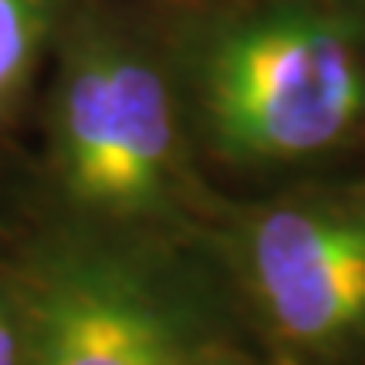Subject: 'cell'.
<instances>
[{"mask_svg":"<svg viewBox=\"0 0 365 365\" xmlns=\"http://www.w3.org/2000/svg\"><path fill=\"white\" fill-rule=\"evenodd\" d=\"M237 267L274 365H365V186L257 207L237 237Z\"/></svg>","mask_w":365,"mask_h":365,"instance_id":"2","label":"cell"},{"mask_svg":"<svg viewBox=\"0 0 365 365\" xmlns=\"http://www.w3.org/2000/svg\"><path fill=\"white\" fill-rule=\"evenodd\" d=\"M190 78L220 159L304 163L335 149L365 112L362 31L328 0L254 4L200 34Z\"/></svg>","mask_w":365,"mask_h":365,"instance_id":"1","label":"cell"},{"mask_svg":"<svg viewBox=\"0 0 365 365\" xmlns=\"http://www.w3.org/2000/svg\"><path fill=\"white\" fill-rule=\"evenodd\" d=\"M186 365H261V362H254V359L237 355V352H213V349H203V352H196Z\"/></svg>","mask_w":365,"mask_h":365,"instance_id":"7","label":"cell"},{"mask_svg":"<svg viewBox=\"0 0 365 365\" xmlns=\"http://www.w3.org/2000/svg\"><path fill=\"white\" fill-rule=\"evenodd\" d=\"M203 345L170 287L118 257H71L34 291L24 365H186Z\"/></svg>","mask_w":365,"mask_h":365,"instance_id":"4","label":"cell"},{"mask_svg":"<svg viewBox=\"0 0 365 365\" xmlns=\"http://www.w3.org/2000/svg\"><path fill=\"white\" fill-rule=\"evenodd\" d=\"M44 24V0H0V108L24 88Z\"/></svg>","mask_w":365,"mask_h":365,"instance_id":"5","label":"cell"},{"mask_svg":"<svg viewBox=\"0 0 365 365\" xmlns=\"http://www.w3.org/2000/svg\"><path fill=\"white\" fill-rule=\"evenodd\" d=\"M54 173L102 220L166 217L180 200V129L166 75L115 34L68 51L54 108Z\"/></svg>","mask_w":365,"mask_h":365,"instance_id":"3","label":"cell"},{"mask_svg":"<svg viewBox=\"0 0 365 365\" xmlns=\"http://www.w3.org/2000/svg\"><path fill=\"white\" fill-rule=\"evenodd\" d=\"M0 365H24V339L17 335L14 318L0 304Z\"/></svg>","mask_w":365,"mask_h":365,"instance_id":"6","label":"cell"}]
</instances>
